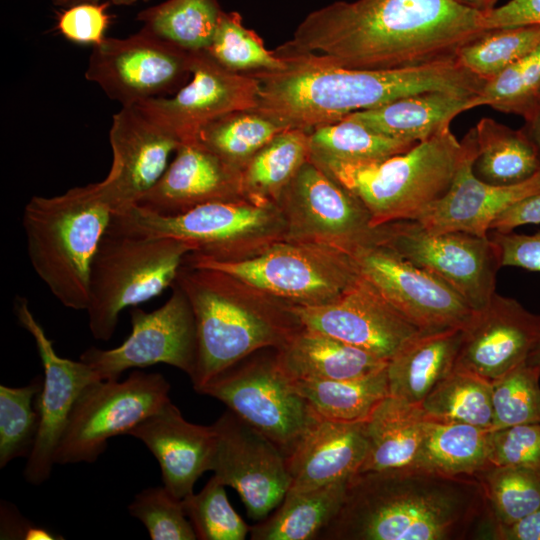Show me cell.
Listing matches in <instances>:
<instances>
[{
	"instance_id": "cell-4",
	"label": "cell",
	"mask_w": 540,
	"mask_h": 540,
	"mask_svg": "<svg viewBox=\"0 0 540 540\" xmlns=\"http://www.w3.org/2000/svg\"><path fill=\"white\" fill-rule=\"evenodd\" d=\"M175 283L187 295L196 323L197 392L253 353L280 348L300 323L288 307L218 270L183 263Z\"/></svg>"
},
{
	"instance_id": "cell-32",
	"label": "cell",
	"mask_w": 540,
	"mask_h": 540,
	"mask_svg": "<svg viewBox=\"0 0 540 540\" xmlns=\"http://www.w3.org/2000/svg\"><path fill=\"white\" fill-rule=\"evenodd\" d=\"M474 130L477 155L473 172L481 181L496 186L515 185L540 171L537 151L522 129L482 118Z\"/></svg>"
},
{
	"instance_id": "cell-9",
	"label": "cell",
	"mask_w": 540,
	"mask_h": 540,
	"mask_svg": "<svg viewBox=\"0 0 540 540\" xmlns=\"http://www.w3.org/2000/svg\"><path fill=\"white\" fill-rule=\"evenodd\" d=\"M184 263L226 273L285 306L331 303L360 275L347 252L285 239L242 259L215 260L189 253Z\"/></svg>"
},
{
	"instance_id": "cell-48",
	"label": "cell",
	"mask_w": 540,
	"mask_h": 540,
	"mask_svg": "<svg viewBox=\"0 0 540 540\" xmlns=\"http://www.w3.org/2000/svg\"><path fill=\"white\" fill-rule=\"evenodd\" d=\"M487 457L491 466L540 469V423L490 430Z\"/></svg>"
},
{
	"instance_id": "cell-23",
	"label": "cell",
	"mask_w": 540,
	"mask_h": 540,
	"mask_svg": "<svg viewBox=\"0 0 540 540\" xmlns=\"http://www.w3.org/2000/svg\"><path fill=\"white\" fill-rule=\"evenodd\" d=\"M461 141L464 155L450 188L416 221L432 233L458 231L488 237L492 222L502 212L514 203L540 193V171L519 184H488L473 172L477 155L474 128Z\"/></svg>"
},
{
	"instance_id": "cell-15",
	"label": "cell",
	"mask_w": 540,
	"mask_h": 540,
	"mask_svg": "<svg viewBox=\"0 0 540 540\" xmlns=\"http://www.w3.org/2000/svg\"><path fill=\"white\" fill-rule=\"evenodd\" d=\"M169 299L159 308L146 312L133 307L131 333L112 349L90 347L80 360L89 365L100 380H119L126 370L158 363L184 371L191 378L197 359V333L190 301L174 282Z\"/></svg>"
},
{
	"instance_id": "cell-52",
	"label": "cell",
	"mask_w": 540,
	"mask_h": 540,
	"mask_svg": "<svg viewBox=\"0 0 540 540\" xmlns=\"http://www.w3.org/2000/svg\"><path fill=\"white\" fill-rule=\"evenodd\" d=\"M1 539L54 540L62 537L21 516L12 505L1 504Z\"/></svg>"
},
{
	"instance_id": "cell-21",
	"label": "cell",
	"mask_w": 540,
	"mask_h": 540,
	"mask_svg": "<svg viewBox=\"0 0 540 540\" xmlns=\"http://www.w3.org/2000/svg\"><path fill=\"white\" fill-rule=\"evenodd\" d=\"M109 142L112 164L99 184L114 212L136 204L156 184L181 144L135 104L113 115Z\"/></svg>"
},
{
	"instance_id": "cell-27",
	"label": "cell",
	"mask_w": 540,
	"mask_h": 540,
	"mask_svg": "<svg viewBox=\"0 0 540 540\" xmlns=\"http://www.w3.org/2000/svg\"><path fill=\"white\" fill-rule=\"evenodd\" d=\"M476 97L448 91H426L352 113L344 119L393 138L418 143L450 127L451 121L460 113L476 108Z\"/></svg>"
},
{
	"instance_id": "cell-11",
	"label": "cell",
	"mask_w": 540,
	"mask_h": 540,
	"mask_svg": "<svg viewBox=\"0 0 540 540\" xmlns=\"http://www.w3.org/2000/svg\"><path fill=\"white\" fill-rule=\"evenodd\" d=\"M197 393L224 403L276 443L285 455L316 417L280 367L275 353L241 360L209 380Z\"/></svg>"
},
{
	"instance_id": "cell-47",
	"label": "cell",
	"mask_w": 540,
	"mask_h": 540,
	"mask_svg": "<svg viewBox=\"0 0 540 540\" xmlns=\"http://www.w3.org/2000/svg\"><path fill=\"white\" fill-rule=\"evenodd\" d=\"M128 511L144 524L152 540L197 539L182 500L164 486L142 490L129 504Z\"/></svg>"
},
{
	"instance_id": "cell-57",
	"label": "cell",
	"mask_w": 540,
	"mask_h": 540,
	"mask_svg": "<svg viewBox=\"0 0 540 540\" xmlns=\"http://www.w3.org/2000/svg\"><path fill=\"white\" fill-rule=\"evenodd\" d=\"M460 6L485 14L495 8L498 0H451Z\"/></svg>"
},
{
	"instance_id": "cell-10",
	"label": "cell",
	"mask_w": 540,
	"mask_h": 540,
	"mask_svg": "<svg viewBox=\"0 0 540 540\" xmlns=\"http://www.w3.org/2000/svg\"><path fill=\"white\" fill-rule=\"evenodd\" d=\"M170 384L160 373L135 370L123 381L88 384L71 411L55 453V464L93 463L108 440L128 434L170 401Z\"/></svg>"
},
{
	"instance_id": "cell-30",
	"label": "cell",
	"mask_w": 540,
	"mask_h": 540,
	"mask_svg": "<svg viewBox=\"0 0 540 540\" xmlns=\"http://www.w3.org/2000/svg\"><path fill=\"white\" fill-rule=\"evenodd\" d=\"M426 423L420 404L385 397L365 421L368 451L359 472L415 468Z\"/></svg>"
},
{
	"instance_id": "cell-35",
	"label": "cell",
	"mask_w": 540,
	"mask_h": 540,
	"mask_svg": "<svg viewBox=\"0 0 540 540\" xmlns=\"http://www.w3.org/2000/svg\"><path fill=\"white\" fill-rule=\"evenodd\" d=\"M310 131L285 129L262 147L242 171L245 195L276 202L310 158Z\"/></svg>"
},
{
	"instance_id": "cell-43",
	"label": "cell",
	"mask_w": 540,
	"mask_h": 540,
	"mask_svg": "<svg viewBox=\"0 0 540 540\" xmlns=\"http://www.w3.org/2000/svg\"><path fill=\"white\" fill-rule=\"evenodd\" d=\"M43 378L22 387L0 386V468L18 457H28L39 428L36 398Z\"/></svg>"
},
{
	"instance_id": "cell-25",
	"label": "cell",
	"mask_w": 540,
	"mask_h": 540,
	"mask_svg": "<svg viewBox=\"0 0 540 540\" xmlns=\"http://www.w3.org/2000/svg\"><path fill=\"white\" fill-rule=\"evenodd\" d=\"M127 435L143 442L159 463L163 486L182 500L212 470L216 432L210 426L188 422L171 400L140 422Z\"/></svg>"
},
{
	"instance_id": "cell-53",
	"label": "cell",
	"mask_w": 540,
	"mask_h": 540,
	"mask_svg": "<svg viewBox=\"0 0 540 540\" xmlns=\"http://www.w3.org/2000/svg\"><path fill=\"white\" fill-rule=\"evenodd\" d=\"M526 224H540V193L511 205L492 222L490 230L510 232Z\"/></svg>"
},
{
	"instance_id": "cell-41",
	"label": "cell",
	"mask_w": 540,
	"mask_h": 540,
	"mask_svg": "<svg viewBox=\"0 0 540 540\" xmlns=\"http://www.w3.org/2000/svg\"><path fill=\"white\" fill-rule=\"evenodd\" d=\"M221 66L241 74L276 72L288 62L266 49L262 38L244 26L238 12L223 11L212 42L206 50Z\"/></svg>"
},
{
	"instance_id": "cell-33",
	"label": "cell",
	"mask_w": 540,
	"mask_h": 540,
	"mask_svg": "<svg viewBox=\"0 0 540 540\" xmlns=\"http://www.w3.org/2000/svg\"><path fill=\"white\" fill-rule=\"evenodd\" d=\"M489 429L427 418L415 468L446 476H475L488 462Z\"/></svg>"
},
{
	"instance_id": "cell-39",
	"label": "cell",
	"mask_w": 540,
	"mask_h": 540,
	"mask_svg": "<svg viewBox=\"0 0 540 540\" xmlns=\"http://www.w3.org/2000/svg\"><path fill=\"white\" fill-rule=\"evenodd\" d=\"M311 160L368 162L403 153L416 143L393 138L347 119L310 131Z\"/></svg>"
},
{
	"instance_id": "cell-59",
	"label": "cell",
	"mask_w": 540,
	"mask_h": 540,
	"mask_svg": "<svg viewBox=\"0 0 540 540\" xmlns=\"http://www.w3.org/2000/svg\"><path fill=\"white\" fill-rule=\"evenodd\" d=\"M538 103H540V92H539V95H538Z\"/></svg>"
},
{
	"instance_id": "cell-31",
	"label": "cell",
	"mask_w": 540,
	"mask_h": 540,
	"mask_svg": "<svg viewBox=\"0 0 540 540\" xmlns=\"http://www.w3.org/2000/svg\"><path fill=\"white\" fill-rule=\"evenodd\" d=\"M348 481L307 490L289 489L281 503L266 518L251 526L250 539H318L339 512Z\"/></svg>"
},
{
	"instance_id": "cell-45",
	"label": "cell",
	"mask_w": 540,
	"mask_h": 540,
	"mask_svg": "<svg viewBox=\"0 0 540 540\" xmlns=\"http://www.w3.org/2000/svg\"><path fill=\"white\" fill-rule=\"evenodd\" d=\"M225 485L213 475L197 493L182 499L185 514L200 540H244L249 526L231 506Z\"/></svg>"
},
{
	"instance_id": "cell-14",
	"label": "cell",
	"mask_w": 540,
	"mask_h": 540,
	"mask_svg": "<svg viewBox=\"0 0 540 540\" xmlns=\"http://www.w3.org/2000/svg\"><path fill=\"white\" fill-rule=\"evenodd\" d=\"M379 243L443 280L474 311L484 308L496 293L501 265L489 237L458 231L432 233L417 221L404 220L382 225Z\"/></svg>"
},
{
	"instance_id": "cell-18",
	"label": "cell",
	"mask_w": 540,
	"mask_h": 540,
	"mask_svg": "<svg viewBox=\"0 0 540 540\" xmlns=\"http://www.w3.org/2000/svg\"><path fill=\"white\" fill-rule=\"evenodd\" d=\"M192 75L177 93L137 105L181 143L194 141L199 130L225 114L255 109L259 80L221 66L206 50L193 52Z\"/></svg>"
},
{
	"instance_id": "cell-20",
	"label": "cell",
	"mask_w": 540,
	"mask_h": 540,
	"mask_svg": "<svg viewBox=\"0 0 540 540\" xmlns=\"http://www.w3.org/2000/svg\"><path fill=\"white\" fill-rule=\"evenodd\" d=\"M287 307L302 327L385 361L420 331L361 274L331 303Z\"/></svg>"
},
{
	"instance_id": "cell-17",
	"label": "cell",
	"mask_w": 540,
	"mask_h": 540,
	"mask_svg": "<svg viewBox=\"0 0 540 540\" xmlns=\"http://www.w3.org/2000/svg\"><path fill=\"white\" fill-rule=\"evenodd\" d=\"M351 255L359 273L420 331L463 329L476 312L443 280L384 244Z\"/></svg>"
},
{
	"instance_id": "cell-22",
	"label": "cell",
	"mask_w": 540,
	"mask_h": 540,
	"mask_svg": "<svg viewBox=\"0 0 540 540\" xmlns=\"http://www.w3.org/2000/svg\"><path fill=\"white\" fill-rule=\"evenodd\" d=\"M540 332V315L497 293L462 329L456 369L493 382L525 363Z\"/></svg>"
},
{
	"instance_id": "cell-26",
	"label": "cell",
	"mask_w": 540,
	"mask_h": 540,
	"mask_svg": "<svg viewBox=\"0 0 540 540\" xmlns=\"http://www.w3.org/2000/svg\"><path fill=\"white\" fill-rule=\"evenodd\" d=\"M365 422H340L316 414L286 454L291 490H307L348 481L366 458Z\"/></svg>"
},
{
	"instance_id": "cell-58",
	"label": "cell",
	"mask_w": 540,
	"mask_h": 540,
	"mask_svg": "<svg viewBox=\"0 0 540 540\" xmlns=\"http://www.w3.org/2000/svg\"><path fill=\"white\" fill-rule=\"evenodd\" d=\"M526 363L532 366H540V332L538 339L526 360Z\"/></svg>"
},
{
	"instance_id": "cell-19",
	"label": "cell",
	"mask_w": 540,
	"mask_h": 540,
	"mask_svg": "<svg viewBox=\"0 0 540 540\" xmlns=\"http://www.w3.org/2000/svg\"><path fill=\"white\" fill-rule=\"evenodd\" d=\"M14 313L19 324L33 337L44 370L42 389L36 398L38 433L24 469L26 481L39 485L51 474L56 450L76 400L88 384L100 379L82 360L74 361L56 353L25 297L15 298Z\"/></svg>"
},
{
	"instance_id": "cell-40",
	"label": "cell",
	"mask_w": 540,
	"mask_h": 540,
	"mask_svg": "<svg viewBox=\"0 0 540 540\" xmlns=\"http://www.w3.org/2000/svg\"><path fill=\"white\" fill-rule=\"evenodd\" d=\"M475 476L493 525L512 524L540 508V469L489 466Z\"/></svg>"
},
{
	"instance_id": "cell-51",
	"label": "cell",
	"mask_w": 540,
	"mask_h": 540,
	"mask_svg": "<svg viewBox=\"0 0 540 540\" xmlns=\"http://www.w3.org/2000/svg\"><path fill=\"white\" fill-rule=\"evenodd\" d=\"M540 25V0H510L483 14L485 29Z\"/></svg>"
},
{
	"instance_id": "cell-56",
	"label": "cell",
	"mask_w": 540,
	"mask_h": 540,
	"mask_svg": "<svg viewBox=\"0 0 540 540\" xmlns=\"http://www.w3.org/2000/svg\"><path fill=\"white\" fill-rule=\"evenodd\" d=\"M52 4L54 6L60 7V8H67L72 5L80 4V3H88V2H102V1H108L110 4L117 5V6H131L136 4L138 1L147 2L149 0H51Z\"/></svg>"
},
{
	"instance_id": "cell-42",
	"label": "cell",
	"mask_w": 540,
	"mask_h": 540,
	"mask_svg": "<svg viewBox=\"0 0 540 540\" xmlns=\"http://www.w3.org/2000/svg\"><path fill=\"white\" fill-rule=\"evenodd\" d=\"M540 45V25L485 30L458 52L457 62L474 75L489 80Z\"/></svg>"
},
{
	"instance_id": "cell-55",
	"label": "cell",
	"mask_w": 540,
	"mask_h": 540,
	"mask_svg": "<svg viewBox=\"0 0 540 540\" xmlns=\"http://www.w3.org/2000/svg\"><path fill=\"white\" fill-rule=\"evenodd\" d=\"M524 119L522 130L534 145L540 159V103Z\"/></svg>"
},
{
	"instance_id": "cell-50",
	"label": "cell",
	"mask_w": 540,
	"mask_h": 540,
	"mask_svg": "<svg viewBox=\"0 0 540 540\" xmlns=\"http://www.w3.org/2000/svg\"><path fill=\"white\" fill-rule=\"evenodd\" d=\"M488 237L497 249L501 267L540 272V231L526 235L490 230Z\"/></svg>"
},
{
	"instance_id": "cell-6",
	"label": "cell",
	"mask_w": 540,
	"mask_h": 540,
	"mask_svg": "<svg viewBox=\"0 0 540 540\" xmlns=\"http://www.w3.org/2000/svg\"><path fill=\"white\" fill-rule=\"evenodd\" d=\"M463 155L462 141L448 127L403 153L380 160H310L353 193L379 227L416 221L446 194Z\"/></svg>"
},
{
	"instance_id": "cell-46",
	"label": "cell",
	"mask_w": 540,
	"mask_h": 540,
	"mask_svg": "<svg viewBox=\"0 0 540 540\" xmlns=\"http://www.w3.org/2000/svg\"><path fill=\"white\" fill-rule=\"evenodd\" d=\"M540 366L526 362L492 382L491 430L540 423Z\"/></svg>"
},
{
	"instance_id": "cell-36",
	"label": "cell",
	"mask_w": 540,
	"mask_h": 540,
	"mask_svg": "<svg viewBox=\"0 0 540 540\" xmlns=\"http://www.w3.org/2000/svg\"><path fill=\"white\" fill-rule=\"evenodd\" d=\"M222 10L219 0H166L137 14L143 28L187 51L207 50Z\"/></svg>"
},
{
	"instance_id": "cell-49",
	"label": "cell",
	"mask_w": 540,
	"mask_h": 540,
	"mask_svg": "<svg viewBox=\"0 0 540 540\" xmlns=\"http://www.w3.org/2000/svg\"><path fill=\"white\" fill-rule=\"evenodd\" d=\"M108 1L88 2L63 8L57 13L56 29L68 41L95 47L106 39L111 22Z\"/></svg>"
},
{
	"instance_id": "cell-29",
	"label": "cell",
	"mask_w": 540,
	"mask_h": 540,
	"mask_svg": "<svg viewBox=\"0 0 540 540\" xmlns=\"http://www.w3.org/2000/svg\"><path fill=\"white\" fill-rule=\"evenodd\" d=\"M462 328L419 331L388 360L389 395L420 404L455 367Z\"/></svg>"
},
{
	"instance_id": "cell-16",
	"label": "cell",
	"mask_w": 540,
	"mask_h": 540,
	"mask_svg": "<svg viewBox=\"0 0 540 540\" xmlns=\"http://www.w3.org/2000/svg\"><path fill=\"white\" fill-rule=\"evenodd\" d=\"M216 449L212 470L239 494L248 516L266 518L291 485L286 455L267 436L230 410L214 423Z\"/></svg>"
},
{
	"instance_id": "cell-24",
	"label": "cell",
	"mask_w": 540,
	"mask_h": 540,
	"mask_svg": "<svg viewBox=\"0 0 540 540\" xmlns=\"http://www.w3.org/2000/svg\"><path fill=\"white\" fill-rule=\"evenodd\" d=\"M245 195L242 171L197 140L181 143L165 172L136 205L159 216H176L197 206Z\"/></svg>"
},
{
	"instance_id": "cell-37",
	"label": "cell",
	"mask_w": 540,
	"mask_h": 540,
	"mask_svg": "<svg viewBox=\"0 0 540 540\" xmlns=\"http://www.w3.org/2000/svg\"><path fill=\"white\" fill-rule=\"evenodd\" d=\"M429 419L460 422L491 430L492 382L454 368L420 403Z\"/></svg>"
},
{
	"instance_id": "cell-12",
	"label": "cell",
	"mask_w": 540,
	"mask_h": 540,
	"mask_svg": "<svg viewBox=\"0 0 540 540\" xmlns=\"http://www.w3.org/2000/svg\"><path fill=\"white\" fill-rule=\"evenodd\" d=\"M276 202L287 224L285 240L330 246L349 254L380 242L381 226L373 225L363 203L310 159Z\"/></svg>"
},
{
	"instance_id": "cell-3",
	"label": "cell",
	"mask_w": 540,
	"mask_h": 540,
	"mask_svg": "<svg viewBox=\"0 0 540 540\" xmlns=\"http://www.w3.org/2000/svg\"><path fill=\"white\" fill-rule=\"evenodd\" d=\"M287 62L285 70L254 74L260 86L257 106L252 110L288 129L311 131L352 113L426 91L478 95L486 83L456 59L390 70Z\"/></svg>"
},
{
	"instance_id": "cell-13",
	"label": "cell",
	"mask_w": 540,
	"mask_h": 540,
	"mask_svg": "<svg viewBox=\"0 0 540 540\" xmlns=\"http://www.w3.org/2000/svg\"><path fill=\"white\" fill-rule=\"evenodd\" d=\"M192 61L193 52L142 27L92 47L85 78L111 100L129 106L177 93L191 78Z\"/></svg>"
},
{
	"instance_id": "cell-2",
	"label": "cell",
	"mask_w": 540,
	"mask_h": 540,
	"mask_svg": "<svg viewBox=\"0 0 540 540\" xmlns=\"http://www.w3.org/2000/svg\"><path fill=\"white\" fill-rule=\"evenodd\" d=\"M484 514L487 503L476 476L418 468L358 472L318 539H464Z\"/></svg>"
},
{
	"instance_id": "cell-5",
	"label": "cell",
	"mask_w": 540,
	"mask_h": 540,
	"mask_svg": "<svg viewBox=\"0 0 540 540\" xmlns=\"http://www.w3.org/2000/svg\"><path fill=\"white\" fill-rule=\"evenodd\" d=\"M114 209L99 182L33 196L22 226L33 270L66 308L86 310L93 259Z\"/></svg>"
},
{
	"instance_id": "cell-1",
	"label": "cell",
	"mask_w": 540,
	"mask_h": 540,
	"mask_svg": "<svg viewBox=\"0 0 540 540\" xmlns=\"http://www.w3.org/2000/svg\"><path fill=\"white\" fill-rule=\"evenodd\" d=\"M485 30L482 13L451 0L335 1L307 14L274 52L313 65L405 69L456 59Z\"/></svg>"
},
{
	"instance_id": "cell-28",
	"label": "cell",
	"mask_w": 540,
	"mask_h": 540,
	"mask_svg": "<svg viewBox=\"0 0 540 540\" xmlns=\"http://www.w3.org/2000/svg\"><path fill=\"white\" fill-rule=\"evenodd\" d=\"M275 354L280 367L292 380L354 379L377 372L388 362L302 326Z\"/></svg>"
},
{
	"instance_id": "cell-34",
	"label": "cell",
	"mask_w": 540,
	"mask_h": 540,
	"mask_svg": "<svg viewBox=\"0 0 540 540\" xmlns=\"http://www.w3.org/2000/svg\"><path fill=\"white\" fill-rule=\"evenodd\" d=\"M292 383L317 415L340 422H365L389 395L386 367L354 379L292 380Z\"/></svg>"
},
{
	"instance_id": "cell-44",
	"label": "cell",
	"mask_w": 540,
	"mask_h": 540,
	"mask_svg": "<svg viewBox=\"0 0 540 540\" xmlns=\"http://www.w3.org/2000/svg\"><path fill=\"white\" fill-rule=\"evenodd\" d=\"M539 92L540 45L487 80L476 103L526 117L537 106Z\"/></svg>"
},
{
	"instance_id": "cell-54",
	"label": "cell",
	"mask_w": 540,
	"mask_h": 540,
	"mask_svg": "<svg viewBox=\"0 0 540 540\" xmlns=\"http://www.w3.org/2000/svg\"><path fill=\"white\" fill-rule=\"evenodd\" d=\"M492 527V539L540 540V508L512 524Z\"/></svg>"
},
{
	"instance_id": "cell-7",
	"label": "cell",
	"mask_w": 540,
	"mask_h": 540,
	"mask_svg": "<svg viewBox=\"0 0 540 540\" xmlns=\"http://www.w3.org/2000/svg\"><path fill=\"white\" fill-rule=\"evenodd\" d=\"M109 232L170 237L188 243L191 254L237 260L286 238L287 224L277 202L243 197L210 202L176 216H159L136 204L113 212Z\"/></svg>"
},
{
	"instance_id": "cell-38",
	"label": "cell",
	"mask_w": 540,
	"mask_h": 540,
	"mask_svg": "<svg viewBox=\"0 0 540 540\" xmlns=\"http://www.w3.org/2000/svg\"><path fill=\"white\" fill-rule=\"evenodd\" d=\"M285 129L288 128L255 110H240L203 126L196 140L228 164L243 171L252 157Z\"/></svg>"
},
{
	"instance_id": "cell-8",
	"label": "cell",
	"mask_w": 540,
	"mask_h": 540,
	"mask_svg": "<svg viewBox=\"0 0 540 540\" xmlns=\"http://www.w3.org/2000/svg\"><path fill=\"white\" fill-rule=\"evenodd\" d=\"M193 248L170 237H139L107 231L93 259L88 325L97 340H109L125 308L136 307L172 286Z\"/></svg>"
}]
</instances>
